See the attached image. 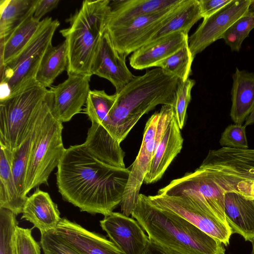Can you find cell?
Listing matches in <instances>:
<instances>
[{
    "instance_id": "obj_33",
    "label": "cell",
    "mask_w": 254,
    "mask_h": 254,
    "mask_svg": "<svg viewBox=\"0 0 254 254\" xmlns=\"http://www.w3.org/2000/svg\"><path fill=\"white\" fill-rule=\"evenodd\" d=\"M254 28V0L249 12L235 22L223 34V39L232 51L239 52L244 40Z\"/></svg>"
},
{
    "instance_id": "obj_10",
    "label": "cell",
    "mask_w": 254,
    "mask_h": 254,
    "mask_svg": "<svg viewBox=\"0 0 254 254\" xmlns=\"http://www.w3.org/2000/svg\"><path fill=\"white\" fill-rule=\"evenodd\" d=\"M199 168L215 183L254 182V149L210 150Z\"/></svg>"
},
{
    "instance_id": "obj_43",
    "label": "cell",
    "mask_w": 254,
    "mask_h": 254,
    "mask_svg": "<svg viewBox=\"0 0 254 254\" xmlns=\"http://www.w3.org/2000/svg\"><path fill=\"white\" fill-rule=\"evenodd\" d=\"M244 126L247 127L254 123V108L247 118Z\"/></svg>"
},
{
    "instance_id": "obj_44",
    "label": "cell",
    "mask_w": 254,
    "mask_h": 254,
    "mask_svg": "<svg viewBox=\"0 0 254 254\" xmlns=\"http://www.w3.org/2000/svg\"><path fill=\"white\" fill-rule=\"evenodd\" d=\"M251 242L252 245V252H251V254H254V239H253L251 241Z\"/></svg>"
},
{
    "instance_id": "obj_3",
    "label": "cell",
    "mask_w": 254,
    "mask_h": 254,
    "mask_svg": "<svg viewBox=\"0 0 254 254\" xmlns=\"http://www.w3.org/2000/svg\"><path fill=\"white\" fill-rule=\"evenodd\" d=\"M180 79L159 67L137 76L118 93L110 116L121 143L139 120L159 105L173 106Z\"/></svg>"
},
{
    "instance_id": "obj_21",
    "label": "cell",
    "mask_w": 254,
    "mask_h": 254,
    "mask_svg": "<svg viewBox=\"0 0 254 254\" xmlns=\"http://www.w3.org/2000/svg\"><path fill=\"white\" fill-rule=\"evenodd\" d=\"M85 141V149L99 161L107 165L126 168L125 153L120 143L100 124L91 122Z\"/></svg>"
},
{
    "instance_id": "obj_11",
    "label": "cell",
    "mask_w": 254,
    "mask_h": 254,
    "mask_svg": "<svg viewBox=\"0 0 254 254\" xmlns=\"http://www.w3.org/2000/svg\"><path fill=\"white\" fill-rule=\"evenodd\" d=\"M156 207L173 213L227 246L232 234L229 226L200 208L189 196L164 194L149 195Z\"/></svg>"
},
{
    "instance_id": "obj_17",
    "label": "cell",
    "mask_w": 254,
    "mask_h": 254,
    "mask_svg": "<svg viewBox=\"0 0 254 254\" xmlns=\"http://www.w3.org/2000/svg\"><path fill=\"white\" fill-rule=\"evenodd\" d=\"M54 231L81 254H125L105 237L66 218H61Z\"/></svg>"
},
{
    "instance_id": "obj_13",
    "label": "cell",
    "mask_w": 254,
    "mask_h": 254,
    "mask_svg": "<svg viewBox=\"0 0 254 254\" xmlns=\"http://www.w3.org/2000/svg\"><path fill=\"white\" fill-rule=\"evenodd\" d=\"M253 0H233L215 14L205 18L188 39V44L194 58L206 48L221 38L225 31L249 11Z\"/></svg>"
},
{
    "instance_id": "obj_2",
    "label": "cell",
    "mask_w": 254,
    "mask_h": 254,
    "mask_svg": "<svg viewBox=\"0 0 254 254\" xmlns=\"http://www.w3.org/2000/svg\"><path fill=\"white\" fill-rule=\"evenodd\" d=\"M149 240L174 254H225L223 244L185 220L160 209L140 193L131 213Z\"/></svg>"
},
{
    "instance_id": "obj_35",
    "label": "cell",
    "mask_w": 254,
    "mask_h": 254,
    "mask_svg": "<svg viewBox=\"0 0 254 254\" xmlns=\"http://www.w3.org/2000/svg\"><path fill=\"white\" fill-rule=\"evenodd\" d=\"M195 81L189 78L186 81L180 80L175 93V101L172 108L177 123L182 129L185 125L187 110L191 100V91Z\"/></svg>"
},
{
    "instance_id": "obj_32",
    "label": "cell",
    "mask_w": 254,
    "mask_h": 254,
    "mask_svg": "<svg viewBox=\"0 0 254 254\" xmlns=\"http://www.w3.org/2000/svg\"><path fill=\"white\" fill-rule=\"evenodd\" d=\"M194 58L188 42L176 52L158 63L156 67L162 68L182 81H186L191 73Z\"/></svg>"
},
{
    "instance_id": "obj_15",
    "label": "cell",
    "mask_w": 254,
    "mask_h": 254,
    "mask_svg": "<svg viewBox=\"0 0 254 254\" xmlns=\"http://www.w3.org/2000/svg\"><path fill=\"white\" fill-rule=\"evenodd\" d=\"M110 240L125 254H142L149 239L138 222L122 213L113 212L100 221Z\"/></svg>"
},
{
    "instance_id": "obj_38",
    "label": "cell",
    "mask_w": 254,
    "mask_h": 254,
    "mask_svg": "<svg viewBox=\"0 0 254 254\" xmlns=\"http://www.w3.org/2000/svg\"><path fill=\"white\" fill-rule=\"evenodd\" d=\"M219 143L224 147L249 148L246 127L235 124L228 126L222 132Z\"/></svg>"
},
{
    "instance_id": "obj_24",
    "label": "cell",
    "mask_w": 254,
    "mask_h": 254,
    "mask_svg": "<svg viewBox=\"0 0 254 254\" xmlns=\"http://www.w3.org/2000/svg\"><path fill=\"white\" fill-rule=\"evenodd\" d=\"M232 79L230 115L235 124L242 125L254 108V73L236 67Z\"/></svg>"
},
{
    "instance_id": "obj_26",
    "label": "cell",
    "mask_w": 254,
    "mask_h": 254,
    "mask_svg": "<svg viewBox=\"0 0 254 254\" xmlns=\"http://www.w3.org/2000/svg\"><path fill=\"white\" fill-rule=\"evenodd\" d=\"M202 18L198 0H183L178 10L143 45L152 43L174 33H188L192 26Z\"/></svg>"
},
{
    "instance_id": "obj_28",
    "label": "cell",
    "mask_w": 254,
    "mask_h": 254,
    "mask_svg": "<svg viewBox=\"0 0 254 254\" xmlns=\"http://www.w3.org/2000/svg\"><path fill=\"white\" fill-rule=\"evenodd\" d=\"M115 99V94L109 95L104 90H90L83 110L91 122L100 124L119 142L117 127L110 116Z\"/></svg>"
},
{
    "instance_id": "obj_9",
    "label": "cell",
    "mask_w": 254,
    "mask_h": 254,
    "mask_svg": "<svg viewBox=\"0 0 254 254\" xmlns=\"http://www.w3.org/2000/svg\"><path fill=\"white\" fill-rule=\"evenodd\" d=\"M157 194L187 195L204 212L228 225L224 210L225 192L199 168L172 180L159 190Z\"/></svg>"
},
{
    "instance_id": "obj_12",
    "label": "cell",
    "mask_w": 254,
    "mask_h": 254,
    "mask_svg": "<svg viewBox=\"0 0 254 254\" xmlns=\"http://www.w3.org/2000/svg\"><path fill=\"white\" fill-rule=\"evenodd\" d=\"M183 1L162 11L137 18L125 25L106 28L119 53L126 58L142 46L178 10Z\"/></svg>"
},
{
    "instance_id": "obj_41",
    "label": "cell",
    "mask_w": 254,
    "mask_h": 254,
    "mask_svg": "<svg viewBox=\"0 0 254 254\" xmlns=\"http://www.w3.org/2000/svg\"><path fill=\"white\" fill-rule=\"evenodd\" d=\"M59 2V0H38L34 17L40 20L45 14L56 8Z\"/></svg>"
},
{
    "instance_id": "obj_8",
    "label": "cell",
    "mask_w": 254,
    "mask_h": 254,
    "mask_svg": "<svg viewBox=\"0 0 254 254\" xmlns=\"http://www.w3.org/2000/svg\"><path fill=\"white\" fill-rule=\"evenodd\" d=\"M174 116L172 107L162 105L148 120L138 153L129 167L130 173L120 204L122 213L129 216L135 208L139 191L150 168L157 145Z\"/></svg>"
},
{
    "instance_id": "obj_37",
    "label": "cell",
    "mask_w": 254,
    "mask_h": 254,
    "mask_svg": "<svg viewBox=\"0 0 254 254\" xmlns=\"http://www.w3.org/2000/svg\"><path fill=\"white\" fill-rule=\"evenodd\" d=\"M40 245L44 254H81L51 230L41 234Z\"/></svg>"
},
{
    "instance_id": "obj_23",
    "label": "cell",
    "mask_w": 254,
    "mask_h": 254,
    "mask_svg": "<svg viewBox=\"0 0 254 254\" xmlns=\"http://www.w3.org/2000/svg\"><path fill=\"white\" fill-rule=\"evenodd\" d=\"M224 210L232 234H238L250 242L254 239V200L234 192H225Z\"/></svg>"
},
{
    "instance_id": "obj_19",
    "label": "cell",
    "mask_w": 254,
    "mask_h": 254,
    "mask_svg": "<svg viewBox=\"0 0 254 254\" xmlns=\"http://www.w3.org/2000/svg\"><path fill=\"white\" fill-rule=\"evenodd\" d=\"M181 0H120L110 2L107 27L125 25L133 20L156 13L178 3Z\"/></svg>"
},
{
    "instance_id": "obj_20",
    "label": "cell",
    "mask_w": 254,
    "mask_h": 254,
    "mask_svg": "<svg viewBox=\"0 0 254 254\" xmlns=\"http://www.w3.org/2000/svg\"><path fill=\"white\" fill-rule=\"evenodd\" d=\"M188 33L176 32L152 43L143 45L129 57V64L135 69L156 67L188 42Z\"/></svg>"
},
{
    "instance_id": "obj_16",
    "label": "cell",
    "mask_w": 254,
    "mask_h": 254,
    "mask_svg": "<svg viewBox=\"0 0 254 254\" xmlns=\"http://www.w3.org/2000/svg\"><path fill=\"white\" fill-rule=\"evenodd\" d=\"M92 73L109 80L115 88L116 93H119L136 76L127 66L126 57L115 48L106 29L101 38Z\"/></svg>"
},
{
    "instance_id": "obj_29",
    "label": "cell",
    "mask_w": 254,
    "mask_h": 254,
    "mask_svg": "<svg viewBox=\"0 0 254 254\" xmlns=\"http://www.w3.org/2000/svg\"><path fill=\"white\" fill-rule=\"evenodd\" d=\"M67 45L65 41L57 46H52L46 53L39 68L36 81L41 86L50 87L56 78L67 69Z\"/></svg>"
},
{
    "instance_id": "obj_4",
    "label": "cell",
    "mask_w": 254,
    "mask_h": 254,
    "mask_svg": "<svg viewBox=\"0 0 254 254\" xmlns=\"http://www.w3.org/2000/svg\"><path fill=\"white\" fill-rule=\"evenodd\" d=\"M110 0H86L68 19V28L60 30L67 45L69 75H92L93 64L106 29Z\"/></svg>"
},
{
    "instance_id": "obj_25",
    "label": "cell",
    "mask_w": 254,
    "mask_h": 254,
    "mask_svg": "<svg viewBox=\"0 0 254 254\" xmlns=\"http://www.w3.org/2000/svg\"><path fill=\"white\" fill-rule=\"evenodd\" d=\"M37 0H35L24 18L12 31L5 38L0 39V66L21 52L39 29L41 20L34 17Z\"/></svg>"
},
{
    "instance_id": "obj_6",
    "label": "cell",
    "mask_w": 254,
    "mask_h": 254,
    "mask_svg": "<svg viewBox=\"0 0 254 254\" xmlns=\"http://www.w3.org/2000/svg\"><path fill=\"white\" fill-rule=\"evenodd\" d=\"M60 23L46 17L35 34L16 57L0 67V101H4L36 83V75Z\"/></svg>"
},
{
    "instance_id": "obj_36",
    "label": "cell",
    "mask_w": 254,
    "mask_h": 254,
    "mask_svg": "<svg viewBox=\"0 0 254 254\" xmlns=\"http://www.w3.org/2000/svg\"><path fill=\"white\" fill-rule=\"evenodd\" d=\"M14 254H41V245L32 235L31 229L17 227L14 236Z\"/></svg>"
},
{
    "instance_id": "obj_18",
    "label": "cell",
    "mask_w": 254,
    "mask_h": 254,
    "mask_svg": "<svg viewBox=\"0 0 254 254\" xmlns=\"http://www.w3.org/2000/svg\"><path fill=\"white\" fill-rule=\"evenodd\" d=\"M183 138L173 116L158 142L149 170L143 183L150 184L158 181L183 147Z\"/></svg>"
},
{
    "instance_id": "obj_30",
    "label": "cell",
    "mask_w": 254,
    "mask_h": 254,
    "mask_svg": "<svg viewBox=\"0 0 254 254\" xmlns=\"http://www.w3.org/2000/svg\"><path fill=\"white\" fill-rule=\"evenodd\" d=\"M35 0H0V39L5 38L23 20Z\"/></svg>"
},
{
    "instance_id": "obj_5",
    "label": "cell",
    "mask_w": 254,
    "mask_h": 254,
    "mask_svg": "<svg viewBox=\"0 0 254 254\" xmlns=\"http://www.w3.org/2000/svg\"><path fill=\"white\" fill-rule=\"evenodd\" d=\"M63 129L62 123L52 114L47 94L33 131L25 179L26 194L35 187L47 185L50 174L60 163L66 150L62 140Z\"/></svg>"
},
{
    "instance_id": "obj_34",
    "label": "cell",
    "mask_w": 254,
    "mask_h": 254,
    "mask_svg": "<svg viewBox=\"0 0 254 254\" xmlns=\"http://www.w3.org/2000/svg\"><path fill=\"white\" fill-rule=\"evenodd\" d=\"M17 226L16 215L0 208V254H14L13 239Z\"/></svg>"
},
{
    "instance_id": "obj_1",
    "label": "cell",
    "mask_w": 254,
    "mask_h": 254,
    "mask_svg": "<svg viewBox=\"0 0 254 254\" xmlns=\"http://www.w3.org/2000/svg\"><path fill=\"white\" fill-rule=\"evenodd\" d=\"M129 168L105 164L92 156L82 144L66 149L56 174L63 199L81 211L104 216L120 205Z\"/></svg>"
},
{
    "instance_id": "obj_22",
    "label": "cell",
    "mask_w": 254,
    "mask_h": 254,
    "mask_svg": "<svg viewBox=\"0 0 254 254\" xmlns=\"http://www.w3.org/2000/svg\"><path fill=\"white\" fill-rule=\"evenodd\" d=\"M22 213L21 219L33 224L41 234L54 230L61 219L57 204L48 192L39 189L27 197Z\"/></svg>"
},
{
    "instance_id": "obj_31",
    "label": "cell",
    "mask_w": 254,
    "mask_h": 254,
    "mask_svg": "<svg viewBox=\"0 0 254 254\" xmlns=\"http://www.w3.org/2000/svg\"><path fill=\"white\" fill-rule=\"evenodd\" d=\"M37 118L31 130L25 141L11 153V167L13 178L18 193L25 201L28 197L25 192V179L33 133Z\"/></svg>"
},
{
    "instance_id": "obj_7",
    "label": "cell",
    "mask_w": 254,
    "mask_h": 254,
    "mask_svg": "<svg viewBox=\"0 0 254 254\" xmlns=\"http://www.w3.org/2000/svg\"><path fill=\"white\" fill-rule=\"evenodd\" d=\"M48 91L36 83L0 101V146L13 152L23 143Z\"/></svg>"
},
{
    "instance_id": "obj_40",
    "label": "cell",
    "mask_w": 254,
    "mask_h": 254,
    "mask_svg": "<svg viewBox=\"0 0 254 254\" xmlns=\"http://www.w3.org/2000/svg\"><path fill=\"white\" fill-rule=\"evenodd\" d=\"M233 0H198L202 18L208 17L226 6Z\"/></svg>"
},
{
    "instance_id": "obj_39",
    "label": "cell",
    "mask_w": 254,
    "mask_h": 254,
    "mask_svg": "<svg viewBox=\"0 0 254 254\" xmlns=\"http://www.w3.org/2000/svg\"><path fill=\"white\" fill-rule=\"evenodd\" d=\"M215 183L225 192H234L248 199L254 200V182L253 181H239Z\"/></svg>"
},
{
    "instance_id": "obj_27",
    "label": "cell",
    "mask_w": 254,
    "mask_h": 254,
    "mask_svg": "<svg viewBox=\"0 0 254 254\" xmlns=\"http://www.w3.org/2000/svg\"><path fill=\"white\" fill-rule=\"evenodd\" d=\"M0 208L17 215L26 202L19 195L11 167V152L0 146Z\"/></svg>"
},
{
    "instance_id": "obj_14",
    "label": "cell",
    "mask_w": 254,
    "mask_h": 254,
    "mask_svg": "<svg viewBox=\"0 0 254 254\" xmlns=\"http://www.w3.org/2000/svg\"><path fill=\"white\" fill-rule=\"evenodd\" d=\"M91 77L87 74L69 75L63 82L48 90L54 118L65 123L81 112L90 91Z\"/></svg>"
},
{
    "instance_id": "obj_42",
    "label": "cell",
    "mask_w": 254,
    "mask_h": 254,
    "mask_svg": "<svg viewBox=\"0 0 254 254\" xmlns=\"http://www.w3.org/2000/svg\"><path fill=\"white\" fill-rule=\"evenodd\" d=\"M142 254H174L149 240Z\"/></svg>"
}]
</instances>
